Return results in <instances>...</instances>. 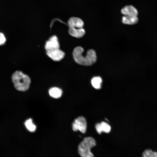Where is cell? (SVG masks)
I'll return each instance as SVG.
<instances>
[{
	"label": "cell",
	"instance_id": "6da1fadb",
	"mask_svg": "<svg viewBox=\"0 0 157 157\" xmlns=\"http://www.w3.org/2000/svg\"><path fill=\"white\" fill-rule=\"evenodd\" d=\"M84 49L81 47H75L73 51V55L75 61L79 64L90 66L94 64L97 60L95 51L92 49L88 50L85 56H83Z\"/></svg>",
	"mask_w": 157,
	"mask_h": 157
},
{
	"label": "cell",
	"instance_id": "7a4b0ae2",
	"mask_svg": "<svg viewBox=\"0 0 157 157\" xmlns=\"http://www.w3.org/2000/svg\"><path fill=\"white\" fill-rule=\"evenodd\" d=\"M12 79L15 88L18 91H25L29 88L30 78L20 71L15 72L12 75Z\"/></svg>",
	"mask_w": 157,
	"mask_h": 157
},
{
	"label": "cell",
	"instance_id": "3957f363",
	"mask_svg": "<svg viewBox=\"0 0 157 157\" xmlns=\"http://www.w3.org/2000/svg\"><path fill=\"white\" fill-rule=\"evenodd\" d=\"M96 144L95 140L92 137L85 138L78 145V151L80 155L82 157H92L93 154L91 149Z\"/></svg>",
	"mask_w": 157,
	"mask_h": 157
},
{
	"label": "cell",
	"instance_id": "277c9868",
	"mask_svg": "<svg viewBox=\"0 0 157 157\" xmlns=\"http://www.w3.org/2000/svg\"><path fill=\"white\" fill-rule=\"evenodd\" d=\"M72 129L74 131H79L82 133L86 131L87 123L84 117L79 116L75 119L72 124Z\"/></svg>",
	"mask_w": 157,
	"mask_h": 157
},
{
	"label": "cell",
	"instance_id": "5b68a950",
	"mask_svg": "<svg viewBox=\"0 0 157 157\" xmlns=\"http://www.w3.org/2000/svg\"><path fill=\"white\" fill-rule=\"evenodd\" d=\"M47 56L53 60L58 61L62 60L64 57V52L59 48L47 51Z\"/></svg>",
	"mask_w": 157,
	"mask_h": 157
},
{
	"label": "cell",
	"instance_id": "8992f818",
	"mask_svg": "<svg viewBox=\"0 0 157 157\" xmlns=\"http://www.w3.org/2000/svg\"><path fill=\"white\" fill-rule=\"evenodd\" d=\"M60 45L57 37L55 35L51 37L46 42L45 45L46 51L59 48Z\"/></svg>",
	"mask_w": 157,
	"mask_h": 157
},
{
	"label": "cell",
	"instance_id": "52a82bcc",
	"mask_svg": "<svg viewBox=\"0 0 157 157\" xmlns=\"http://www.w3.org/2000/svg\"><path fill=\"white\" fill-rule=\"evenodd\" d=\"M122 14L125 16H138V12L137 10L132 5L125 6L121 10Z\"/></svg>",
	"mask_w": 157,
	"mask_h": 157
},
{
	"label": "cell",
	"instance_id": "ba28073f",
	"mask_svg": "<svg viewBox=\"0 0 157 157\" xmlns=\"http://www.w3.org/2000/svg\"><path fill=\"white\" fill-rule=\"evenodd\" d=\"M69 27L76 28H82L84 25L83 21L81 18L75 17L69 18L68 21Z\"/></svg>",
	"mask_w": 157,
	"mask_h": 157
},
{
	"label": "cell",
	"instance_id": "9c48e42d",
	"mask_svg": "<svg viewBox=\"0 0 157 157\" xmlns=\"http://www.w3.org/2000/svg\"><path fill=\"white\" fill-rule=\"evenodd\" d=\"M95 128L99 134H101L102 132L108 133L110 132L111 129L110 125L105 122L97 123L95 125Z\"/></svg>",
	"mask_w": 157,
	"mask_h": 157
},
{
	"label": "cell",
	"instance_id": "30bf717a",
	"mask_svg": "<svg viewBox=\"0 0 157 157\" xmlns=\"http://www.w3.org/2000/svg\"><path fill=\"white\" fill-rule=\"evenodd\" d=\"M68 32L72 36L78 38L82 37L85 33V31L83 28H76L69 27Z\"/></svg>",
	"mask_w": 157,
	"mask_h": 157
},
{
	"label": "cell",
	"instance_id": "8fae6325",
	"mask_svg": "<svg viewBox=\"0 0 157 157\" xmlns=\"http://www.w3.org/2000/svg\"><path fill=\"white\" fill-rule=\"evenodd\" d=\"M138 16L124 15L122 18V22L125 24L133 25L137 23L138 22Z\"/></svg>",
	"mask_w": 157,
	"mask_h": 157
},
{
	"label": "cell",
	"instance_id": "7c38bea8",
	"mask_svg": "<svg viewBox=\"0 0 157 157\" xmlns=\"http://www.w3.org/2000/svg\"><path fill=\"white\" fill-rule=\"evenodd\" d=\"M50 96L52 97L55 99H58L61 96L63 91L60 88L54 87L50 88L49 90Z\"/></svg>",
	"mask_w": 157,
	"mask_h": 157
},
{
	"label": "cell",
	"instance_id": "4fadbf2b",
	"mask_svg": "<svg viewBox=\"0 0 157 157\" xmlns=\"http://www.w3.org/2000/svg\"><path fill=\"white\" fill-rule=\"evenodd\" d=\"M102 79L99 76L93 77L91 79V83L92 86L95 89H99L101 88Z\"/></svg>",
	"mask_w": 157,
	"mask_h": 157
},
{
	"label": "cell",
	"instance_id": "5bb4252c",
	"mask_svg": "<svg viewBox=\"0 0 157 157\" xmlns=\"http://www.w3.org/2000/svg\"><path fill=\"white\" fill-rule=\"evenodd\" d=\"M26 129L31 132H35L36 129V125L33 123L32 119L30 118L27 119L24 123Z\"/></svg>",
	"mask_w": 157,
	"mask_h": 157
},
{
	"label": "cell",
	"instance_id": "9a60e30c",
	"mask_svg": "<svg viewBox=\"0 0 157 157\" xmlns=\"http://www.w3.org/2000/svg\"><path fill=\"white\" fill-rule=\"evenodd\" d=\"M144 157H157V153L150 149L145 150L142 154Z\"/></svg>",
	"mask_w": 157,
	"mask_h": 157
},
{
	"label": "cell",
	"instance_id": "2e32d148",
	"mask_svg": "<svg viewBox=\"0 0 157 157\" xmlns=\"http://www.w3.org/2000/svg\"><path fill=\"white\" fill-rule=\"evenodd\" d=\"M6 41V39L4 35L0 32V45H2L5 44Z\"/></svg>",
	"mask_w": 157,
	"mask_h": 157
}]
</instances>
